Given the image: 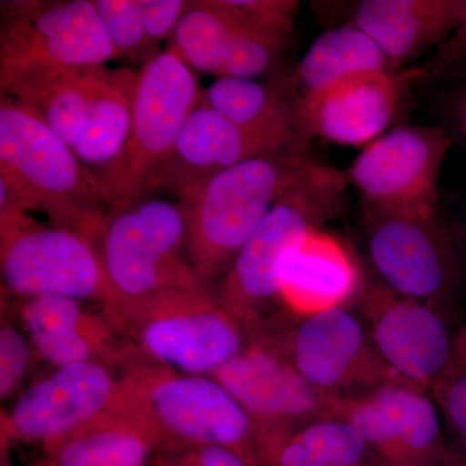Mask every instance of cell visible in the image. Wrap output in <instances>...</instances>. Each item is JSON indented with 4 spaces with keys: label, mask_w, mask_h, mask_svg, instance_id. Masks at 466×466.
Returning a JSON list of instances; mask_svg holds the SVG:
<instances>
[{
    "label": "cell",
    "mask_w": 466,
    "mask_h": 466,
    "mask_svg": "<svg viewBox=\"0 0 466 466\" xmlns=\"http://www.w3.org/2000/svg\"><path fill=\"white\" fill-rule=\"evenodd\" d=\"M118 368L108 410L144 431L156 452L213 444L259 466L253 421L214 377L180 372L134 348Z\"/></svg>",
    "instance_id": "6da1fadb"
},
{
    "label": "cell",
    "mask_w": 466,
    "mask_h": 466,
    "mask_svg": "<svg viewBox=\"0 0 466 466\" xmlns=\"http://www.w3.org/2000/svg\"><path fill=\"white\" fill-rule=\"evenodd\" d=\"M152 466H253L244 456L231 449L213 444L180 447L158 451Z\"/></svg>",
    "instance_id": "d6a6232c"
},
{
    "label": "cell",
    "mask_w": 466,
    "mask_h": 466,
    "mask_svg": "<svg viewBox=\"0 0 466 466\" xmlns=\"http://www.w3.org/2000/svg\"><path fill=\"white\" fill-rule=\"evenodd\" d=\"M113 70L106 66H64L30 61L0 67V88L2 95L38 116L73 147Z\"/></svg>",
    "instance_id": "ffe728a7"
},
{
    "label": "cell",
    "mask_w": 466,
    "mask_h": 466,
    "mask_svg": "<svg viewBox=\"0 0 466 466\" xmlns=\"http://www.w3.org/2000/svg\"><path fill=\"white\" fill-rule=\"evenodd\" d=\"M300 140L294 128L244 127L198 103L159 171L156 188H167L182 201L220 171L297 148Z\"/></svg>",
    "instance_id": "9a60e30c"
},
{
    "label": "cell",
    "mask_w": 466,
    "mask_h": 466,
    "mask_svg": "<svg viewBox=\"0 0 466 466\" xmlns=\"http://www.w3.org/2000/svg\"><path fill=\"white\" fill-rule=\"evenodd\" d=\"M61 296L25 299L18 309L21 327L35 355L56 368L101 363L118 368L133 346L124 341L103 309Z\"/></svg>",
    "instance_id": "d6986e66"
},
{
    "label": "cell",
    "mask_w": 466,
    "mask_h": 466,
    "mask_svg": "<svg viewBox=\"0 0 466 466\" xmlns=\"http://www.w3.org/2000/svg\"><path fill=\"white\" fill-rule=\"evenodd\" d=\"M441 466H466V455L449 444Z\"/></svg>",
    "instance_id": "8d00e7d4"
},
{
    "label": "cell",
    "mask_w": 466,
    "mask_h": 466,
    "mask_svg": "<svg viewBox=\"0 0 466 466\" xmlns=\"http://www.w3.org/2000/svg\"><path fill=\"white\" fill-rule=\"evenodd\" d=\"M211 377L249 415L257 444L333 416L339 403L306 381L272 334L251 339Z\"/></svg>",
    "instance_id": "9c48e42d"
},
{
    "label": "cell",
    "mask_w": 466,
    "mask_h": 466,
    "mask_svg": "<svg viewBox=\"0 0 466 466\" xmlns=\"http://www.w3.org/2000/svg\"><path fill=\"white\" fill-rule=\"evenodd\" d=\"M348 420L380 466H441L449 441L431 392L390 380L339 400Z\"/></svg>",
    "instance_id": "30bf717a"
},
{
    "label": "cell",
    "mask_w": 466,
    "mask_h": 466,
    "mask_svg": "<svg viewBox=\"0 0 466 466\" xmlns=\"http://www.w3.org/2000/svg\"><path fill=\"white\" fill-rule=\"evenodd\" d=\"M275 337L306 381L336 400L395 380L380 360L366 321L346 306L299 318L287 336Z\"/></svg>",
    "instance_id": "5bb4252c"
},
{
    "label": "cell",
    "mask_w": 466,
    "mask_h": 466,
    "mask_svg": "<svg viewBox=\"0 0 466 466\" xmlns=\"http://www.w3.org/2000/svg\"><path fill=\"white\" fill-rule=\"evenodd\" d=\"M459 12L460 2L451 0H364L351 25L366 33L395 67L446 42Z\"/></svg>",
    "instance_id": "7402d4cb"
},
{
    "label": "cell",
    "mask_w": 466,
    "mask_h": 466,
    "mask_svg": "<svg viewBox=\"0 0 466 466\" xmlns=\"http://www.w3.org/2000/svg\"><path fill=\"white\" fill-rule=\"evenodd\" d=\"M466 52V2H460L459 20L453 29V35L444 42L441 57H452L455 54Z\"/></svg>",
    "instance_id": "e575fe53"
},
{
    "label": "cell",
    "mask_w": 466,
    "mask_h": 466,
    "mask_svg": "<svg viewBox=\"0 0 466 466\" xmlns=\"http://www.w3.org/2000/svg\"><path fill=\"white\" fill-rule=\"evenodd\" d=\"M2 441L0 443V466H15L9 455V444L7 441Z\"/></svg>",
    "instance_id": "f35d334b"
},
{
    "label": "cell",
    "mask_w": 466,
    "mask_h": 466,
    "mask_svg": "<svg viewBox=\"0 0 466 466\" xmlns=\"http://www.w3.org/2000/svg\"><path fill=\"white\" fill-rule=\"evenodd\" d=\"M238 25L216 0L189 2L173 34L171 47L192 70L222 76Z\"/></svg>",
    "instance_id": "83f0119b"
},
{
    "label": "cell",
    "mask_w": 466,
    "mask_h": 466,
    "mask_svg": "<svg viewBox=\"0 0 466 466\" xmlns=\"http://www.w3.org/2000/svg\"><path fill=\"white\" fill-rule=\"evenodd\" d=\"M200 104L244 127L297 130L293 104L285 92L257 79L217 78L201 91Z\"/></svg>",
    "instance_id": "4316f807"
},
{
    "label": "cell",
    "mask_w": 466,
    "mask_h": 466,
    "mask_svg": "<svg viewBox=\"0 0 466 466\" xmlns=\"http://www.w3.org/2000/svg\"><path fill=\"white\" fill-rule=\"evenodd\" d=\"M0 265L3 283L21 299L61 296L99 303L118 302L99 242L84 233L38 225L0 186Z\"/></svg>",
    "instance_id": "52a82bcc"
},
{
    "label": "cell",
    "mask_w": 466,
    "mask_h": 466,
    "mask_svg": "<svg viewBox=\"0 0 466 466\" xmlns=\"http://www.w3.org/2000/svg\"><path fill=\"white\" fill-rule=\"evenodd\" d=\"M21 328L8 320H3L0 328V398L2 400H8L23 385L32 359L35 355L29 337Z\"/></svg>",
    "instance_id": "1f68e13d"
},
{
    "label": "cell",
    "mask_w": 466,
    "mask_h": 466,
    "mask_svg": "<svg viewBox=\"0 0 466 466\" xmlns=\"http://www.w3.org/2000/svg\"><path fill=\"white\" fill-rule=\"evenodd\" d=\"M139 72L115 69L100 92L81 137L72 149L76 157L97 174L108 167L124 149L133 121L135 92Z\"/></svg>",
    "instance_id": "484cf974"
},
{
    "label": "cell",
    "mask_w": 466,
    "mask_h": 466,
    "mask_svg": "<svg viewBox=\"0 0 466 466\" xmlns=\"http://www.w3.org/2000/svg\"><path fill=\"white\" fill-rule=\"evenodd\" d=\"M453 366L466 368V328L456 337L455 361Z\"/></svg>",
    "instance_id": "d590c367"
},
{
    "label": "cell",
    "mask_w": 466,
    "mask_h": 466,
    "mask_svg": "<svg viewBox=\"0 0 466 466\" xmlns=\"http://www.w3.org/2000/svg\"><path fill=\"white\" fill-rule=\"evenodd\" d=\"M346 177L320 167L276 202L238 251L218 294L251 339L266 332V312L281 302L279 269L288 253L339 210Z\"/></svg>",
    "instance_id": "8992f818"
},
{
    "label": "cell",
    "mask_w": 466,
    "mask_h": 466,
    "mask_svg": "<svg viewBox=\"0 0 466 466\" xmlns=\"http://www.w3.org/2000/svg\"><path fill=\"white\" fill-rule=\"evenodd\" d=\"M465 238H466V220H465Z\"/></svg>",
    "instance_id": "ab89813d"
},
{
    "label": "cell",
    "mask_w": 466,
    "mask_h": 466,
    "mask_svg": "<svg viewBox=\"0 0 466 466\" xmlns=\"http://www.w3.org/2000/svg\"><path fill=\"white\" fill-rule=\"evenodd\" d=\"M188 5L184 0H142L144 29L153 45L173 36Z\"/></svg>",
    "instance_id": "836d02e7"
},
{
    "label": "cell",
    "mask_w": 466,
    "mask_h": 466,
    "mask_svg": "<svg viewBox=\"0 0 466 466\" xmlns=\"http://www.w3.org/2000/svg\"><path fill=\"white\" fill-rule=\"evenodd\" d=\"M36 466H41V465H39V464H38V465H36Z\"/></svg>",
    "instance_id": "60d3db41"
},
{
    "label": "cell",
    "mask_w": 466,
    "mask_h": 466,
    "mask_svg": "<svg viewBox=\"0 0 466 466\" xmlns=\"http://www.w3.org/2000/svg\"><path fill=\"white\" fill-rule=\"evenodd\" d=\"M103 309L143 357L192 375L213 376L251 341L240 319L204 287L157 291Z\"/></svg>",
    "instance_id": "277c9868"
},
{
    "label": "cell",
    "mask_w": 466,
    "mask_h": 466,
    "mask_svg": "<svg viewBox=\"0 0 466 466\" xmlns=\"http://www.w3.org/2000/svg\"><path fill=\"white\" fill-rule=\"evenodd\" d=\"M257 456L259 466H380L354 426L336 415L260 441Z\"/></svg>",
    "instance_id": "cb8c5ba5"
},
{
    "label": "cell",
    "mask_w": 466,
    "mask_h": 466,
    "mask_svg": "<svg viewBox=\"0 0 466 466\" xmlns=\"http://www.w3.org/2000/svg\"><path fill=\"white\" fill-rule=\"evenodd\" d=\"M200 96L195 73L173 48L146 61L137 76L127 142L108 167L95 174L109 213L156 189L159 171Z\"/></svg>",
    "instance_id": "5b68a950"
},
{
    "label": "cell",
    "mask_w": 466,
    "mask_h": 466,
    "mask_svg": "<svg viewBox=\"0 0 466 466\" xmlns=\"http://www.w3.org/2000/svg\"><path fill=\"white\" fill-rule=\"evenodd\" d=\"M95 8L118 57H152L147 36L142 0H94Z\"/></svg>",
    "instance_id": "f1b7e54d"
},
{
    "label": "cell",
    "mask_w": 466,
    "mask_h": 466,
    "mask_svg": "<svg viewBox=\"0 0 466 466\" xmlns=\"http://www.w3.org/2000/svg\"><path fill=\"white\" fill-rule=\"evenodd\" d=\"M0 186L25 211L99 242L109 217L95 173L57 133L23 106L0 100Z\"/></svg>",
    "instance_id": "7a4b0ae2"
},
{
    "label": "cell",
    "mask_w": 466,
    "mask_h": 466,
    "mask_svg": "<svg viewBox=\"0 0 466 466\" xmlns=\"http://www.w3.org/2000/svg\"><path fill=\"white\" fill-rule=\"evenodd\" d=\"M361 309L380 360L398 381L431 392L455 361L456 337L443 312L383 284L370 285Z\"/></svg>",
    "instance_id": "8fae6325"
},
{
    "label": "cell",
    "mask_w": 466,
    "mask_h": 466,
    "mask_svg": "<svg viewBox=\"0 0 466 466\" xmlns=\"http://www.w3.org/2000/svg\"><path fill=\"white\" fill-rule=\"evenodd\" d=\"M451 139L440 128L401 126L368 144L350 167L376 213H435L437 184Z\"/></svg>",
    "instance_id": "7c38bea8"
},
{
    "label": "cell",
    "mask_w": 466,
    "mask_h": 466,
    "mask_svg": "<svg viewBox=\"0 0 466 466\" xmlns=\"http://www.w3.org/2000/svg\"><path fill=\"white\" fill-rule=\"evenodd\" d=\"M372 72H394V66L366 33L354 25L327 30L309 46L297 67L299 100L349 76Z\"/></svg>",
    "instance_id": "d4e9b609"
},
{
    "label": "cell",
    "mask_w": 466,
    "mask_h": 466,
    "mask_svg": "<svg viewBox=\"0 0 466 466\" xmlns=\"http://www.w3.org/2000/svg\"><path fill=\"white\" fill-rule=\"evenodd\" d=\"M449 444L466 455V368L452 366L431 390Z\"/></svg>",
    "instance_id": "4dcf8cb0"
},
{
    "label": "cell",
    "mask_w": 466,
    "mask_h": 466,
    "mask_svg": "<svg viewBox=\"0 0 466 466\" xmlns=\"http://www.w3.org/2000/svg\"><path fill=\"white\" fill-rule=\"evenodd\" d=\"M236 25L287 43L299 3L294 0H216Z\"/></svg>",
    "instance_id": "f546056e"
},
{
    "label": "cell",
    "mask_w": 466,
    "mask_h": 466,
    "mask_svg": "<svg viewBox=\"0 0 466 466\" xmlns=\"http://www.w3.org/2000/svg\"><path fill=\"white\" fill-rule=\"evenodd\" d=\"M116 376L101 363L56 368L33 383L2 415V438L12 441L48 443L96 419L115 397Z\"/></svg>",
    "instance_id": "e0dca14e"
},
{
    "label": "cell",
    "mask_w": 466,
    "mask_h": 466,
    "mask_svg": "<svg viewBox=\"0 0 466 466\" xmlns=\"http://www.w3.org/2000/svg\"><path fill=\"white\" fill-rule=\"evenodd\" d=\"M116 57L94 0L2 2L0 67L30 61L101 66Z\"/></svg>",
    "instance_id": "4fadbf2b"
},
{
    "label": "cell",
    "mask_w": 466,
    "mask_h": 466,
    "mask_svg": "<svg viewBox=\"0 0 466 466\" xmlns=\"http://www.w3.org/2000/svg\"><path fill=\"white\" fill-rule=\"evenodd\" d=\"M458 122L460 130L466 137V94L462 95L458 106Z\"/></svg>",
    "instance_id": "74e56055"
},
{
    "label": "cell",
    "mask_w": 466,
    "mask_h": 466,
    "mask_svg": "<svg viewBox=\"0 0 466 466\" xmlns=\"http://www.w3.org/2000/svg\"><path fill=\"white\" fill-rule=\"evenodd\" d=\"M401 97L394 72L361 73L293 104L300 137H323L341 146H368L390 127Z\"/></svg>",
    "instance_id": "ac0fdd59"
},
{
    "label": "cell",
    "mask_w": 466,
    "mask_h": 466,
    "mask_svg": "<svg viewBox=\"0 0 466 466\" xmlns=\"http://www.w3.org/2000/svg\"><path fill=\"white\" fill-rule=\"evenodd\" d=\"M285 308L303 318L346 306L360 288V274L348 249L319 228L285 256L279 269Z\"/></svg>",
    "instance_id": "44dd1931"
},
{
    "label": "cell",
    "mask_w": 466,
    "mask_h": 466,
    "mask_svg": "<svg viewBox=\"0 0 466 466\" xmlns=\"http://www.w3.org/2000/svg\"><path fill=\"white\" fill-rule=\"evenodd\" d=\"M42 447L41 466H147L156 452L144 431L108 410Z\"/></svg>",
    "instance_id": "603a6c76"
},
{
    "label": "cell",
    "mask_w": 466,
    "mask_h": 466,
    "mask_svg": "<svg viewBox=\"0 0 466 466\" xmlns=\"http://www.w3.org/2000/svg\"><path fill=\"white\" fill-rule=\"evenodd\" d=\"M99 247L116 303L162 290L202 287L188 257L182 202L147 198L110 211Z\"/></svg>",
    "instance_id": "ba28073f"
},
{
    "label": "cell",
    "mask_w": 466,
    "mask_h": 466,
    "mask_svg": "<svg viewBox=\"0 0 466 466\" xmlns=\"http://www.w3.org/2000/svg\"><path fill=\"white\" fill-rule=\"evenodd\" d=\"M319 167L297 147L220 171L179 201L186 210L189 260L202 287L229 271L276 202Z\"/></svg>",
    "instance_id": "3957f363"
},
{
    "label": "cell",
    "mask_w": 466,
    "mask_h": 466,
    "mask_svg": "<svg viewBox=\"0 0 466 466\" xmlns=\"http://www.w3.org/2000/svg\"><path fill=\"white\" fill-rule=\"evenodd\" d=\"M370 213L368 249L382 284L441 311L452 260L435 213Z\"/></svg>",
    "instance_id": "2e32d148"
}]
</instances>
